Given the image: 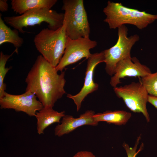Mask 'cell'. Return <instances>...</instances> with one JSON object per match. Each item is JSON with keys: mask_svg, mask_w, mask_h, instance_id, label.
Returning <instances> with one entry per match:
<instances>
[{"mask_svg": "<svg viewBox=\"0 0 157 157\" xmlns=\"http://www.w3.org/2000/svg\"><path fill=\"white\" fill-rule=\"evenodd\" d=\"M53 66L40 55L38 56L25 81L26 91L35 94L44 107H53L66 93L65 71L58 74Z\"/></svg>", "mask_w": 157, "mask_h": 157, "instance_id": "1", "label": "cell"}, {"mask_svg": "<svg viewBox=\"0 0 157 157\" xmlns=\"http://www.w3.org/2000/svg\"><path fill=\"white\" fill-rule=\"evenodd\" d=\"M103 12L106 16L104 21L111 29L130 24L142 30L157 19V15L129 8L121 3L110 1H108Z\"/></svg>", "mask_w": 157, "mask_h": 157, "instance_id": "2", "label": "cell"}, {"mask_svg": "<svg viewBox=\"0 0 157 157\" xmlns=\"http://www.w3.org/2000/svg\"><path fill=\"white\" fill-rule=\"evenodd\" d=\"M67 37L65 26L56 30L45 28L34 38L33 42L37 50L53 66L56 67L64 54Z\"/></svg>", "mask_w": 157, "mask_h": 157, "instance_id": "3", "label": "cell"}, {"mask_svg": "<svg viewBox=\"0 0 157 157\" xmlns=\"http://www.w3.org/2000/svg\"><path fill=\"white\" fill-rule=\"evenodd\" d=\"M83 2V0L63 1L66 33L72 39L89 38L90 29Z\"/></svg>", "mask_w": 157, "mask_h": 157, "instance_id": "4", "label": "cell"}, {"mask_svg": "<svg viewBox=\"0 0 157 157\" xmlns=\"http://www.w3.org/2000/svg\"><path fill=\"white\" fill-rule=\"evenodd\" d=\"M64 19V13L46 8L31 10L19 16L4 17L7 24L23 33L25 32L24 28L43 22L48 24L49 29L56 30L63 25Z\"/></svg>", "mask_w": 157, "mask_h": 157, "instance_id": "5", "label": "cell"}, {"mask_svg": "<svg viewBox=\"0 0 157 157\" xmlns=\"http://www.w3.org/2000/svg\"><path fill=\"white\" fill-rule=\"evenodd\" d=\"M128 28L125 25L118 28L116 43L110 48L104 50L105 69L110 76L114 74L116 65L119 61L131 57V49L139 40V36L136 34L128 37Z\"/></svg>", "mask_w": 157, "mask_h": 157, "instance_id": "6", "label": "cell"}, {"mask_svg": "<svg viewBox=\"0 0 157 157\" xmlns=\"http://www.w3.org/2000/svg\"><path fill=\"white\" fill-rule=\"evenodd\" d=\"M116 96L122 99L126 106L135 113H141L149 122L150 117L147 108L148 94L142 83L132 82L123 86L113 88Z\"/></svg>", "mask_w": 157, "mask_h": 157, "instance_id": "7", "label": "cell"}, {"mask_svg": "<svg viewBox=\"0 0 157 157\" xmlns=\"http://www.w3.org/2000/svg\"><path fill=\"white\" fill-rule=\"evenodd\" d=\"M97 42L89 38L73 40L67 37L64 54L56 67L58 72H62L67 66L76 63L82 58L88 59L92 55L90 49L95 47Z\"/></svg>", "mask_w": 157, "mask_h": 157, "instance_id": "8", "label": "cell"}, {"mask_svg": "<svg viewBox=\"0 0 157 157\" xmlns=\"http://www.w3.org/2000/svg\"><path fill=\"white\" fill-rule=\"evenodd\" d=\"M0 108L13 109L16 112H22L30 116H35L37 111L44 107L34 93L26 91L22 94L14 95L5 92L0 99Z\"/></svg>", "mask_w": 157, "mask_h": 157, "instance_id": "9", "label": "cell"}, {"mask_svg": "<svg viewBox=\"0 0 157 157\" xmlns=\"http://www.w3.org/2000/svg\"><path fill=\"white\" fill-rule=\"evenodd\" d=\"M104 51L92 54L88 59L85 77L83 85L80 91L77 94L72 95L67 94V97L72 99L76 106L77 111L81 107L84 99L89 94L97 90L99 85L93 80L94 71L96 66L99 63L104 62Z\"/></svg>", "mask_w": 157, "mask_h": 157, "instance_id": "10", "label": "cell"}, {"mask_svg": "<svg viewBox=\"0 0 157 157\" xmlns=\"http://www.w3.org/2000/svg\"><path fill=\"white\" fill-rule=\"evenodd\" d=\"M151 73L150 69L141 63L136 57L127 58L121 60L117 64L110 84L114 88L121 83L120 81L121 78L126 77L140 78Z\"/></svg>", "mask_w": 157, "mask_h": 157, "instance_id": "11", "label": "cell"}, {"mask_svg": "<svg viewBox=\"0 0 157 157\" xmlns=\"http://www.w3.org/2000/svg\"><path fill=\"white\" fill-rule=\"evenodd\" d=\"M95 114L94 111L88 110L77 118H74L71 115H65L62 118L61 123L55 127V135L61 137L84 125L97 126L98 123L95 120L93 117Z\"/></svg>", "mask_w": 157, "mask_h": 157, "instance_id": "12", "label": "cell"}, {"mask_svg": "<svg viewBox=\"0 0 157 157\" xmlns=\"http://www.w3.org/2000/svg\"><path fill=\"white\" fill-rule=\"evenodd\" d=\"M65 115L64 111L58 112L53 110V107H43L36 113L35 116L38 133L39 135L43 134L44 130L51 124L60 123V119Z\"/></svg>", "mask_w": 157, "mask_h": 157, "instance_id": "13", "label": "cell"}, {"mask_svg": "<svg viewBox=\"0 0 157 157\" xmlns=\"http://www.w3.org/2000/svg\"><path fill=\"white\" fill-rule=\"evenodd\" d=\"M57 0H12L11 8L21 15L35 9L46 8L51 9Z\"/></svg>", "mask_w": 157, "mask_h": 157, "instance_id": "14", "label": "cell"}, {"mask_svg": "<svg viewBox=\"0 0 157 157\" xmlns=\"http://www.w3.org/2000/svg\"><path fill=\"white\" fill-rule=\"evenodd\" d=\"M131 116V113L124 110H108L103 113L95 114L93 117L99 122L104 121L117 125L125 124Z\"/></svg>", "mask_w": 157, "mask_h": 157, "instance_id": "15", "label": "cell"}, {"mask_svg": "<svg viewBox=\"0 0 157 157\" xmlns=\"http://www.w3.org/2000/svg\"><path fill=\"white\" fill-rule=\"evenodd\" d=\"M18 30L11 29L5 24L0 16V45L5 42L12 44L17 49L20 47L24 43L23 39L19 35Z\"/></svg>", "mask_w": 157, "mask_h": 157, "instance_id": "16", "label": "cell"}, {"mask_svg": "<svg viewBox=\"0 0 157 157\" xmlns=\"http://www.w3.org/2000/svg\"><path fill=\"white\" fill-rule=\"evenodd\" d=\"M18 49H16L10 55L5 54L1 51L0 53V99L4 96L6 88L4 83V79L7 73L11 69V67H6V65L8 59L15 52L18 53Z\"/></svg>", "mask_w": 157, "mask_h": 157, "instance_id": "17", "label": "cell"}, {"mask_svg": "<svg viewBox=\"0 0 157 157\" xmlns=\"http://www.w3.org/2000/svg\"><path fill=\"white\" fill-rule=\"evenodd\" d=\"M149 95L157 97V70L139 78Z\"/></svg>", "mask_w": 157, "mask_h": 157, "instance_id": "18", "label": "cell"}, {"mask_svg": "<svg viewBox=\"0 0 157 157\" xmlns=\"http://www.w3.org/2000/svg\"><path fill=\"white\" fill-rule=\"evenodd\" d=\"M140 139V136L137 138L134 146L133 147H129L128 144L125 142L123 144V147L125 150L127 157H136L137 154L143 149V144H141L140 148L137 151V147Z\"/></svg>", "mask_w": 157, "mask_h": 157, "instance_id": "19", "label": "cell"}, {"mask_svg": "<svg viewBox=\"0 0 157 157\" xmlns=\"http://www.w3.org/2000/svg\"><path fill=\"white\" fill-rule=\"evenodd\" d=\"M73 157H96L93 154L88 151H80L77 152Z\"/></svg>", "mask_w": 157, "mask_h": 157, "instance_id": "20", "label": "cell"}, {"mask_svg": "<svg viewBox=\"0 0 157 157\" xmlns=\"http://www.w3.org/2000/svg\"><path fill=\"white\" fill-rule=\"evenodd\" d=\"M148 102L152 104L157 109V97L149 94Z\"/></svg>", "mask_w": 157, "mask_h": 157, "instance_id": "21", "label": "cell"}, {"mask_svg": "<svg viewBox=\"0 0 157 157\" xmlns=\"http://www.w3.org/2000/svg\"><path fill=\"white\" fill-rule=\"evenodd\" d=\"M7 0H0V11L2 12L7 11L8 9V6Z\"/></svg>", "mask_w": 157, "mask_h": 157, "instance_id": "22", "label": "cell"}]
</instances>
